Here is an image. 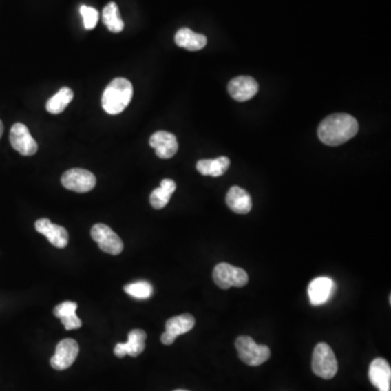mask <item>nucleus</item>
I'll list each match as a JSON object with an SVG mask.
<instances>
[{
    "instance_id": "1",
    "label": "nucleus",
    "mask_w": 391,
    "mask_h": 391,
    "mask_svg": "<svg viewBox=\"0 0 391 391\" xmlns=\"http://www.w3.org/2000/svg\"><path fill=\"white\" fill-rule=\"evenodd\" d=\"M358 121L350 114H335L319 124L317 134L323 144L339 146L358 134Z\"/></svg>"
},
{
    "instance_id": "2",
    "label": "nucleus",
    "mask_w": 391,
    "mask_h": 391,
    "mask_svg": "<svg viewBox=\"0 0 391 391\" xmlns=\"http://www.w3.org/2000/svg\"><path fill=\"white\" fill-rule=\"evenodd\" d=\"M133 85L124 78H114L107 86L101 98V106L109 114H118L123 112L133 98Z\"/></svg>"
},
{
    "instance_id": "3",
    "label": "nucleus",
    "mask_w": 391,
    "mask_h": 391,
    "mask_svg": "<svg viewBox=\"0 0 391 391\" xmlns=\"http://www.w3.org/2000/svg\"><path fill=\"white\" fill-rule=\"evenodd\" d=\"M312 370L315 375L324 379H332L337 374V359L332 348L325 342H319L314 348Z\"/></svg>"
},
{
    "instance_id": "4",
    "label": "nucleus",
    "mask_w": 391,
    "mask_h": 391,
    "mask_svg": "<svg viewBox=\"0 0 391 391\" xmlns=\"http://www.w3.org/2000/svg\"><path fill=\"white\" fill-rule=\"evenodd\" d=\"M236 349L240 360L250 366H261L271 357V350L268 346L257 345L249 336H240L237 338Z\"/></svg>"
},
{
    "instance_id": "5",
    "label": "nucleus",
    "mask_w": 391,
    "mask_h": 391,
    "mask_svg": "<svg viewBox=\"0 0 391 391\" xmlns=\"http://www.w3.org/2000/svg\"><path fill=\"white\" fill-rule=\"evenodd\" d=\"M212 276L214 283L224 290L231 287H244L249 282L246 271L233 266L229 263H220L216 265Z\"/></svg>"
},
{
    "instance_id": "6",
    "label": "nucleus",
    "mask_w": 391,
    "mask_h": 391,
    "mask_svg": "<svg viewBox=\"0 0 391 391\" xmlns=\"http://www.w3.org/2000/svg\"><path fill=\"white\" fill-rule=\"evenodd\" d=\"M92 238L97 242L103 253L118 255L123 250V242L112 229L105 224H96L92 229Z\"/></svg>"
},
{
    "instance_id": "7",
    "label": "nucleus",
    "mask_w": 391,
    "mask_h": 391,
    "mask_svg": "<svg viewBox=\"0 0 391 391\" xmlns=\"http://www.w3.org/2000/svg\"><path fill=\"white\" fill-rule=\"evenodd\" d=\"M63 187L75 193H88L96 186V178L93 173L84 169H71L63 173L61 178Z\"/></svg>"
},
{
    "instance_id": "8",
    "label": "nucleus",
    "mask_w": 391,
    "mask_h": 391,
    "mask_svg": "<svg viewBox=\"0 0 391 391\" xmlns=\"http://www.w3.org/2000/svg\"><path fill=\"white\" fill-rule=\"evenodd\" d=\"M10 142L13 149L22 156H33L39 150V145L23 123H16L11 127Z\"/></svg>"
},
{
    "instance_id": "9",
    "label": "nucleus",
    "mask_w": 391,
    "mask_h": 391,
    "mask_svg": "<svg viewBox=\"0 0 391 391\" xmlns=\"http://www.w3.org/2000/svg\"><path fill=\"white\" fill-rule=\"evenodd\" d=\"M78 342L71 338L61 340L56 348V352L50 360L52 368L57 371H63L72 366L78 358Z\"/></svg>"
},
{
    "instance_id": "10",
    "label": "nucleus",
    "mask_w": 391,
    "mask_h": 391,
    "mask_svg": "<svg viewBox=\"0 0 391 391\" xmlns=\"http://www.w3.org/2000/svg\"><path fill=\"white\" fill-rule=\"evenodd\" d=\"M336 291V284L332 278L326 276L314 278L308 287L310 302L312 306H322L326 304Z\"/></svg>"
},
{
    "instance_id": "11",
    "label": "nucleus",
    "mask_w": 391,
    "mask_h": 391,
    "mask_svg": "<svg viewBox=\"0 0 391 391\" xmlns=\"http://www.w3.org/2000/svg\"><path fill=\"white\" fill-rule=\"evenodd\" d=\"M149 144L156 150V155L161 159H171L178 151V139L176 135L169 131H156L150 137Z\"/></svg>"
},
{
    "instance_id": "12",
    "label": "nucleus",
    "mask_w": 391,
    "mask_h": 391,
    "mask_svg": "<svg viewBox=\"0 0 391 391\" xmlns=\"http://www.w3.org/2000/svg\"><path fill=\"white\" fill-rule=\"evenodd\" d=\"M35 229L37 232L44 235L49 242L56 248H65L69 242V233L65 227L60 225L52 224L50 220L43 218L37 220L35 223Z\"/></svg>"
},
{
    "instance_id": "13",
    "label": "nucleus",
    "mask_w": 391,
    "mask_h": 391,
    "mask_svg": "<svg viewBox=\"0 0 391 391\" xmlns=\"http://www.w3.org/2000/svg\"><path fill=\"white\" fill-rule=\"evenodd\" d=\"M257 81L251 76H237L229 83V95L240 103L250 101L257 95Z\"/></svg>"
},
{
    "instance_id": "14",
    "label": "nucleus",
    "mask_w": 391,
    "mask_h": 391,
    "mask_svg": "<svg viewBox=\"0 0 391 391\" xmlns=\"http://www.w3.org/2000/svg\"><path fill=\"white\" fill-rule=\"evenodd\" d=\"M147 334L142 330H133L129 332L127 342H120L114 347V355L118 358H124L125 355H131L133 358H136L139 355L144 352L145 341H146Z\"/></svg>"
},
{
    "instance_id": "15",
    "label": "nucleus",
    "mask_w": 391,
    "mask_h": 391,
    "mask_svg": "<svg viewBox=\"0 0 391 391\" xmlns=\"http://www.w3.org/2000/svg\"><path fill=\"white\" fill-rule=\"evenodd\" d=\"M368 379L379 391L391 390V368L385 359L377 358L371 363Z\"/></svg>"
},
{
    "instance_id": "16",
    "label": "nucleus",
    "mask_w": 391,
    "mask_h": 391,
    "mask_svg": "<svg viewBox=\"0 0 391 391\" xmlns=\"http://www.w3.org/2000/svg\"><path fill=\"white\" fill-rule=\"evenodd\" d=\"M226 204L232 211L238 214H248L253 208V200L249 193L238 186L229 189L226 196Z\"/></svg>"
},
{
    "instance_id": "17",
    "label": "nucleus",
    "mask_w": 391,
    "mask_h": 391,
    "mask_svg": "<svg viewBox=\"0 0 391 391\" xmlns=\"http://www.w3.org/2000/svg\"><path fill=\"white\" fill-rule=\"evenodd\" d=\"M78 304L72 302H62L54 310V317L61 319V323L67 330H78L82 326V321L76 315Z\"/></svg>"
},
{
    "instance_id": "18",
    "label": "nucleus",
    "mask_w": 391,
    "mask_h": 391,
    "mask_svg": "<svg viewBox=\"0 0 391 391\" xmlns=\"http://www.w3.org/2000/svg\"><path fill=\"white\" fill-rule=\"evenodd\" d=\"M176 44L189 52H197L206 47L207 37L202 34L195 33L191 30L184 28L178 30L176 34Z\"/></svg>"
},
{
    "instance_id": "19",
    "label": "nucleus",
    "mask_w": 391,
    "mask_h": 391,
    "mask_svg": "<svg viewBox=\"0 0 391 391\" xmlns=\"http://www.w3.org/2000/svg\"><path fill=\"white\" fill-rule=\"evenodd\" d=\"M195 317L189 313L180 314L178 317L167 319L165 323V332L176 339L180 335L191 332L195 326Z\"/></svg>"
},
{
    "instance_id": "20",
    "label": "nucleus",
    "mask_w": 391,
    "mask_h": 391,
    "mask_svg": "<svg viewBox=\"0 0 391 391\" xmlns=\"http://www.w3.org/2000/svg\"><path fill=\"white\" fill-rule=\"evenodd\" d=\"M176 191V182L170 178H165L160 184V187L156 188L150 195V204L157 210L165 208Z\"/></svg>"
},
{
    "instance_id": "21",
    "label": "nucleus",
    "mask_w": 391,
    "mask_h": 391,
    "mask_svg": "<svg viewBox=\"0 0 391 391\" xmlns=\"http://www.w3.org/2000/svg\"><path fill=\"white\" fill-rule=\"evenodd\" d=\"M229 161L227 157H219L214 160H200L197 163V170L202 176L219 178L229 170Z\"/></svg>"
},
{
    "instance_id": "22",
    "label": "nucleus",
    "mask_w": 391,
    "mask_h": 391,
    "mask_svg": "<svg viewBox=\"0 0 391 391\" xmlns=\"http://www.w3.org/2000/svg\"><path fill=\"white\" fill-rule=\"evenodd\" d=\"M74 94L69 87H62L56 95L52 96L46 103V109L49 114H59L65 110L69 103L73 101Z\"/></svg>"
},
{
    "instance_id": "23",
    "label": "nucleus",
    "mask_w": 391,
    "mask_h": 391,
    "mask_svg": "<svg viewBox=\"0 0 391 391\" xmlns=\"http://www.w3.org/2000/svg\"><path fill=\"white\" fill-rule=\"evenodd\" d=\"M103 24L112 33H120L124 30V22L120 14V10L118 5L114 1H111L103 8Z\"/></svg>"
},
{
    "instance_id": "24",
    "label": "nucleus",
    "mask_w": 391,
    "mask_h": 391,
    "mask_svg": "<svg viewBox=\"0 0 391 391\" xmlns=\"http://www.w3.org/2000/svg\"><path fill=\"white\" fill-rule=\"evenodd\" d=\"M124 291L136 299H148L151 297L154 288L148 282L140 281L124 286Z\"/></svg>"
},
{
    "instance_id": "25",
    "label": "nucleus",
    "mask_w": 391,
    "mask_h": 391,
    "mask_svg": "<svg viewBox=\"0 0 391 391\" xmlns=\"http://www.w3.org/2000/svg\"><path fill=\"white\" fill-rule=\"evenodd\" d=\"M81 16L83 17V22H84V28L86 30L95 29L97 25L98 19H99V13L93 7H88V6H81L80 8Z\"/></svg>"
},
{
    "instance_id": "26",
    "label": "nucleus",
    "mask_w": 391,
    "mask_h": 391,
    "mask_svg": "<svg viewBox=\"0 0 391 391\" xmlns=\"http://www.w3.org/2000/svg\"><path fill=\"white\" fill-rule=\"evenodd\" d=\"M3 122L0 121V138L3 136Z\"/></svg>"
},
{
    "instance_id": "27",
    "label": "nucleus",
    "mask_w": 391,
    "mask_h": 391,
    "mask_svg": "<svg viewBox=\"0 0 391 391\" xmlns=\"http://www.w3.org/2000/svg\"><path fill=\"white\" fill-rule=\"evenodd\" d=\"M174 391H188V390H183V389H178V390H174Z\"/></svg>"
}]
</instances>
